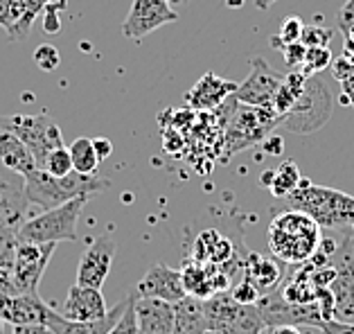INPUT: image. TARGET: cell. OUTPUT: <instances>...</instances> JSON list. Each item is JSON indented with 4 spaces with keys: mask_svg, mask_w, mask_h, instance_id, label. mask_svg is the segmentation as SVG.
Segmentation results:
<instances>
[{
    "mask_svg": "<svg viewBox=\"0 0 354 334\" xmlns=\"http://www.w3.org/2000/svg\"><path fill=\"white\" fill-rule=\"evenodd\" d=\"M321 239V226L305 212L291 208L275 215L266 230V242L273 258L291 267L312 260Z\"/></svg>",
    "mask_w": 354,
    "mask_h": 334,
    "instance_id": "obj_2",
    "label": "cell"
},
{
    "mask_svg": "<svg viewBox=\"0 0 354 334\" xmlns=\"http://www.w3.org/2000/svg\"><path fill=\"white\" fill-rule=\"evenodd\" d=\"M336 23H339L341 34L354 30V0H345L341 10L336 12Z\"/></svg>",
    "mask_w": 354,
    "mask_h": 334,
    "instance_id": "obj_38",
    "label": "cell"
},
{
    "mask_svg": "<svg viewBox=\"0 0 354 334\" xmlns=\"http://www.w3.org/2000/svg\"><path fill=\"white\" fill-rule=\"evenodd\" d=\"M115 251H118L115 239L95 237L91 246L84 251L80 264H77V285L102 289V285H104L111 273Z\"/></svg>",
    "mask_w": 354,
    "mask_h": 334,
    "instance_id": "obj_14",
    "label": "cell"
},
{
    "mask_svg": "<svg viewBox=\"0 0 354 334\" xmlns=\"http://www.w3.org/2000/svg\"><path fill=\"white\" fill-rule=\"evenodd\" d=\"M241 276L250 280L257 287L262 296L273 294L275 289L282 285L284 276V267L280 260L275 258H266V255L248 251L244 255V267H241Z\"/></svg>",
    "mask_w": 354,
    "mask_h": 334,
    "instance_id": "obj_21",
    "label": "cell"
},
{
    "mask_svg": "<svg viewBox=\"0 0 354 334\" xmlns=\"http://www.w3.org/2000/svg\"><path fill=\"white\" fill-rule=\"evenodd\" d=\"M180 278H183V287L187 296L194 298H210L219 291H228L230 276L217 264L198 262V260H185L183 269H180Z\"/></svg>",
    "mask_w": 354,
    "mask_h": 334,
    "instance_id": "obj_15",
    "label": "cell"
},
{
    "mask_svg": "<svg viewBox=\"0 0 354 334\" xmlns=\"http://www.w3.org/2000/svg\"><path fill=\"white\" fill-rule=\"evenodd\" d=\"M278 124H282V120L273 113V109H257V106L241 104V109L235 111V115H232V120L226 127V149H228L226 158L250 147V145L266 140Z\"/></svg>",
    "mask_w": 354,
    "mask_h": 334,
    "instance_id": "obj_9",
    "label": "cell"
},
{
    "mask_svg": "<svg viewBox=\"0 0 354 334\" xmlns=\"http://www.w3.org/2000/svg\"><path fill=\"white\" fill-rule=\"evenodd\" d=\"M330 68H332V77H334V80H339V84H341L343 80H348V77L354 73V59L343 55L339 59H334Z\"/></svg>",
    "mask_w": 354,
    "mask_h": 334,
    "instance_id": "obj_39",
    "label": "cell"
},
{
    "mask_svg": "<svg viewBox=\"0 0 354 334\" xmlns=\"http://www.w3.org/2000/svg\"><path fill=\"white\" fill-rule=\"evenodd\" d=\"M68 321H77V323H88V321H100L109 314V307L104 296H102V289L95 287H84V285H75L68 289V296L64 301L62 312H59Z\"/></svg>",
    "mask_w": 354,
    "mask_h": 334,
    "instance_id": "obj_17",
    "label": "cell"
},
{
    "mask_svg": "<svg viewBox=\"0 0 354 334\" xmlns=\"http://www.w3.org/2000/svg\"><path fill=\"white\" fill-rule=\"evenodd\" d=\"M302 28H305V23H302L300 16H287V19L282 21L280 34L271 37V46L275 50H282L287 44H296L302 37Z\"/></svg>",
    "mask_w": 354,
    "mask_h": 334,
    "instance_id": "obj_31",
    "label": "cell"
},
{
    "mask_svg": "<svg viewBox=\"0 0 354 334\" xmlns=\"http://www.w3.org/2000/svg\"><path fill=\"white\" fill-rule=\"evenodd\" d=\"M34 64H37L41 71L46 73H53L55 68L62 64V55H59V50L50 44H43L34 50Z\"/></svg>",
    "mask_w": 354,
    "mask_h": 334,
    "instance_id": "obj_34",
    "label": "cell"
},
{
    "mask_svg": "<svg viewBox=\"0 0 354 334\" xmlns=\"http://www.w3.org/2000/svg\"><path fill=\"white\" fill-rule=\"evenodd\" d=\"M131 298H129V305L124 314L120 316V321L111 328L109 334H138V328H136V314H133V298H136V291H129Z\"/></svg>",
    "mask_w": 354,
    "mask_h": 334,
    "instance_id": "obj_35",
    "label": "cell"
},
{
    "mask_svg": "<svg viewBox=\"0 0 354 334\" xmlns=\"http://www.w3.org/2000/svg\"><path fill=\"white\" fill-rule=\"evenodd\" d=\"M30 208L23 176L0 169V233L19 235L21 226L30 219Z\"/></svg>",
    "mask_w": 354,
    "mask_h": 334,
    "instance_id": "obj_13",
    "label": "cell"
},
{
    "mask_svg": "<svg viewBox=\"0 0 354 334\" xmlns=\"http://www.w3.org/2000/svg\"><path fill=\"white\" fill-rule=\"evenodd\" d=\"M208 330L219 334H262L266 323L255 305L237 303L230 291H219L203 301Z\"/></svg>",
    "mask_w": 354,
    "mask_h": 334,
    "instance_id": "obj_5",
    "label": "cell"
},
{
    "mask_svg": "<svg viewBox=\"0 0 354 334\" xmlns=\"http://www.w3.org/2000/svg\"><path fill=\"white\" fill-rule=\"evenodd\" d=\"M305 82H307V77L302 75L300 71L298 73H289V75H284V80L280 84V89L278 93H275V98H273V113L278 115L280 120H284L289 113H291V109L296 106V102L300 98V93L302 89H305Z\"/></svg>",
    "mask_w": 354,
    "mask_h": 334,
    "instance_id": "obj_27",
    "label": "cell"
},
{
    "mask_svg": "<svg viewBox=\"0 0 354 334\" xmlns=\"http://www.w3.org/2000/svg\"><path fill=\"white\" fill-rule=\"evenodd\" d=\"M43 172H48L50 176H66L75 172L73 169V158H71V151H68L66 145H62V147L53 149L46 156V160H43L41 165Z\"/></svg>",
    "mask_w": 354,
    "mask_h": 334,
    "instance_id": "obj_30",
    "label": "cell"
},
{
    "mask_svg": "<svg viewBox=\"0 0 354 334\" xmlns=\"http://www.w3.org/2000/svg\"><path fill=\"white\" fill-rule=\"evenodd\" d=\"M341 91H343V98H341L343 104L354 106V73L348 77V80L341 82Z\"/></svg>",
    "mask_w": 354,
    "mask_h": 334,
    "instance_id": "obj_42",
    "label": "cell"
},
{
    "mask_svg": "<svg viewBox=\"0 0 354 334\" xmlns=\"http://www.w3.org/2000/svg\"><path fill=\"white\" fill-rule=\"evenodd\" d=\"M284 75L273 71L262 57L250 59V73L241 84H237L235 98L244 106H257V109H271L273 98L278 93Z\"/></svg>",
    "mask_w": 354,
    "mask_h": 334,
    "instance_id": "obj_11",
    "label": "cell"
},
{
    "mask_svg": "<svg viewBox=\"0 0 354 334\" xmlns=\"http://www.w3.org/2000/svg\"><path fill=\"white\" fill-rule=\"evenodd\" d=\"M176 21L178 14L167 0H133L122 23V34L131 41H142L147 34Z\"/></svg>",
    "mask_w": 354,
    "mask_h": 334,
    "instance_id": "obj_12",
    "label": "cell"
},
{
    "mask_svg": "<svg viewBox=\"0 0 354 334\" xmlns=\"http://www.w3.org/2000/svg\"><path fill=\"white\" fill-rule=\"evenodd\" d=\"M55 0H25V5H28L30 14H34L39 19V14H43V10H46L48 5H53Z\"/></svg>",
    "mask_w": 354,
    "mask_h": 334,
    "instance_id": "obj_44",
    "label": "cell"
},
{
    "mask_svg": "<svg viewBox=\"0 0 354 334\" xmlns=\"http://www.w3.org/2000/svg\"><path fill=\"white\" fill-rule=\"evenodd\" d=\"M323 334H354V323H341V321H323L321 323Z\"/></svg>",
    "mask_w": 354,
    "mask_h": 334,
    "instance_id": "obj_40",
    "label": "cell"
},
{
    "mask_svg": "<svg viewBox=\"0 0 354 334\" xmlns=\"http://www.w3.org/2000/svg\"><path fill=\"white\" fill-rule=\"evenodd\" d=\"M57 244L19 242L12 264V278L19 294H39L41 278L46 273L50 258L55 255Z\"/></svg>",
    "mask_w": 354,
    "mask_h": 334,
    "instance_id": "obj_10",
    "label": "cell"
},
{
    "mask_svg": "<svg viewBox=\"0 0 354 334\" xmlns=\"http://www.w3.org/2000/svg\"><path fill=\"white\" fill-rule=\"evenodd\" d=\"M271 334H302L298 328H293V325H275L271 328Z\"/></svg>",
    "mask_w": 354,
    "mask_h": 334,
    "instance_id": "obj_46",
    "label": "cell"
},
{
    "mask_svg": "<svg viewBox=\"0 0 354 334\" xmlns=\"http://www.w3.org/2000/svg\"><path fill=\"white\" fill-rule=\"evenodd\" d=\"M37 16L30 14L25 0H0V28L7 32L10 41L28 39Z\"/></svg>",
    "mask_w": 354,
    "mask_h": 334,
    "instance_id": "obj_25",
    "label": "cell"
},
{
    "mask_svg": "<svg viewBox=\"0 0 354 334\" xmlns=\"http://www.w3.org/2000/svg\"><path fill=\"white\" fill-rule=\"evenodd\" d=\"M334 62V55L330 48H307L305 59H302L300 73L305 77H316L318 73H323L325 68H330Z\"/></svg>",
    "mask_w": 354,
    "mask_h": 334,
    "instance_id": "obj_29",
    "label": "cell"
},
{
    "mask_svg": "<svg viewBox=\"0 0 354 334\" xmlns=\"http://www.w3.org/2000/svg\"><path fill=\"white\" fill-rule=\"evenodd\" d=\"M228 291H230V296L235 298L237 303H244V305H255L262 298V294L257 291V287L250 280H246L244 276H239V280Z\"/></svg>",
    "mask_w": 354,
    "mask_h": 334,
    "instance_id": "obj_33",
    "label": "cell"
},
{
    "mask_svg": "<svg viewBox=\"0 0 354 334\" xmlns=\"http://www.w3.org/2000/svg\"><path fill=\"white\" fill-rule=\"evenodd\" d=\"M282 57H284V64L291 66V68H296L302 64V59H305V53H307V48L300 44V41H296V44H287L282 50Z\"/></svg>",
    "mask_w": 354,
    "mask_h": 334,
    "instance_id": "obj_37",
    "label": "cell"
},
{
    "mask_svg": "<svg viewBox=\"0 0 354 334\" xmlns=\"http://www.w3.org/2000/svg\"><path fill=\"white\" fill-rule=\"evenodd\" d=\"M241 3H244V0H226V5L232 7V10H235V7H241Z\"/></svg>",
    "mask_w": 354,
    "mask_h": 334,
    "instance_id": "obj_48",
    "label": "cell"
},
{
    "mask_svg": "<svg viewBox=\"0 0 354 334\" xmlns=\"http://www.w3.org/2000/svg\"><path fill=\"white\" fill-rule=\"evenodd\" d=\"M334 37V30L323 28V25H305L302 28L300 44L305 48H330V41Z\"/></svg>",
    "mask_w": 354,
    "mask_h": 334,
    "instance_id": "obj_32",
    "label": "cell"
},
{
    "mask_svg": "<svg viewBox=\"0 0 354 334\" xmlns=\"http://www.w3.org/2000/svg\"><path fill=\"white\" fill-rule=\"evenodd\" d=\"M138 334H171L174 330V305L158 298H133Z\"/></svg>",
    "mask_w": 354,
    "mask_h": 334,
    "instance_id": "obj_19",
    "label": "cell"
},
{
    "mask_svg": "<svg viewBox=\"0 0 354 334\" xmlns=\"http://www.w3.org/2000/svg\"><path fill=\"white\" fill-rule=\"evenodd\" d=\"M111 181L97 174H80L71 172L66 176H50L43 169H34L28 176H23L25 196L30 205H37L41 210L57 208L66 201H73L77 196H93L109 190Z\"/></svg>",
    "mask_w": 354,
    "mask_h": 334,
    "instance_id": "obj_3",
    "label": "cell"
},
{
    "mask_svg": "<svg viewBox=\"0 0 354 334\" xmlns=\"http://www.w3.org/2000/svg\"><path fill=\"white\" fill-rule=\"evenodd\" d=\"M93 147L100 160H106L111 154H113V142L109 138H93Z\"/></svg>",
    "mask_w": 354,
    "mask_h": 334,
    "instance_id": "obj_41",
    "label": "cell"
},
{
    "mask_svg": "<svg viewBox=\"0 0 354 334\" xmlns=\"http://www.w3.org/2000/svg\"><path fill=\"white\" fill-rule=\"evenodd\" d=\"M129 298H131V294H127V298H122V301H120L115 307H111L104 319L88 321V323L68 321V319H64V316L55 310L53 316H50V321H48V328H50V332H53V334H109L111 328H113V325L120 321V316L124 314L127 305H129Z\"/></svg>",
    "mask_w": 354,
    "mask_h": 334,
    "instance_id": "obj_22",
    "label": "cell"
},
{
    "mask_svg": "<svg viewBox=\"0 0 354 334\" xmlns=\"http://www.w3.org/2000/svg\"><path fill=\"white\" fill-rule=\"evenodd\" d=\"M167 3H169V5H185L187 0H167Z\"/></svg>",
    "mask_w": 354,
    "mask_h": 334,
    "instance_id": "obj_49",
    "label": "cell"
},
{
    "mask_svg": "<svg viewBox=\"0 0 354 334\" xmlns=\"http://www.w3.org/2000/svg\"><path fill=\"white\" fill-rule=\"evenodd\" d=\"M0 169H7V172L19 176H28L37 169V160H34L28 145L3 124H0Z\"/></svg>",
    "mask_w": 354,
    "mask_h": 334,
    "instance_id": "obj_23",
    "label": "cell"
},
{
    "mask_svg": "<svg viewBox=\"0 0 354 334\" xmlns=\"http://www.w3.org/2000/svg\"><path fill=\"white\" fill-rule=\"evenodd\" d=\"M343 39H345V44H343V55H345V57H350V59H354V30L345 32V34H343Z\"/></svg>",
    "mask_w": 354,
    "mask_h": 334,
    "instance_id": "obj_45",
    "label": "cell"
},
{
    "mask_svg": "<svg viewBox=\"0 0 354 334\" xmlns=\"http://www.w3.org/2000/svg\"><path fill=\"white\" fill-rule=\"evenodd\" d=\"M260 181L264 187H269V190L273 192V196H282V199H287V196L300 185L302 176H300V169L296 167V163L284 160L280 167L264 172Z\"/></svg>",
    "mask_w": 354,
    "mask_h": 334,
    "instance_id": "obj_26",
    "label": "cell"
},
{
    "mask_svg": "<svg viewBox=\"0 0 354 334\" xmlns=\"http://www.w3.org/2000/svg\"><path fill=\"white\" fill-rule=\"evenodd\" d=\"M287 205L291 210L305 212L325 230L354 235V196L348 192L314 185L307 178H302L300 185L287 196Z\"/></svg>",
    "mask_w": 354,
    "mask_h": 334,
    "instance_id": "obj_1",
    "label": "cell"
},
{
    "mask_svg": "<svg viewBox=\"0 0 354 334\" xmlns=\"http://www.w3.org/2000/svg\"><path fill=\"white\" fill-rule=\"evenodd\" d=\"M0 124L14 131L19 138L28 145L32 151L37 167L41 169L43 160L53 149L64 145V133L48 113H16V115H0Z\"/></svg>",
    "mask_w": 354,
    "mask_h": 334,
    "instance_id": "obj_6",
    "label": "cell"
},
{
    "mask_svg": "<svg viewBox=\"0 0 354 334\" xmlns=\"http://www.w3.org/2000/svg\"><path fill=\"white\" fill-rule=\"evenodd\" d=\"M237 84L214 73H205L192 89L185 93V104L192 111H212L221 106L230 95H235Z\"/></svg>",
    "mask_w": 354,
    "mask_h": 334,
    "instance_id": "obj_20",
    "label": "cell"
},
{
    "mask_svg": "<svg viewBox=\"0 0 354 334\" xmlns=\"http://www.w3.org/2000/svg\"><path fill=\"white\" fill-rule=\"evenodd\" d=\"M71 158H73V169L80 174H97V167H100V158L95 154L93 147V138H77L71 147Z\"/></svg>",
    "mask_w": 354,
    "mask_h": 334,
    "instance_id": "obj_28",
    "label": "cell"
},
{
    "mask_svg": "<svg viewBox=\"0 0 354 334\" xmlns=\"http://www.w3.org/2000/svg\"><path fill=\"white\" fill-rule=\"evenodd\" d=\"M91 196H77L57 208L43 210L30 217L19 230V242L34 244H59V242H77V221L88 203Z\"/></svg>",
    "mask_w": 354,
    "mask_h": 334,
    "instance_id": "obj_4",
    "label": "cell"
},
{
    "mask_svg": "<svg viewBox=\"0 0 354 334\" xmlns=\"http://www.w3.org/2000/svg\"><path fill=\"white\" fill-rule=\"evenodd\" d=\"M205 334H219V332H212V330H208V332H205Z\"/></svg>",
    "mask_w": 354,
    "mask_h": 334,
    "instance_id": "obj_51",
    "label": "cell"
},
{
    "mask_svg": "<svg viewBox=\"0 0 354 334\" xmlns=\"http://www.w3.org/2000/svg\"><path fill=\"white\" fill-rule=\"evenodd\" d=\"M334 267V280L330 294L334 298V321L354 323V235H341V242L330 255Z\"/></svg>",
    "mask_w": 354,
    "mask_h": 334,
    "instance_id": "obj_8",
    "label": "cell"
},
{
    "mask_svg": "<svg viewBox=\"0 0 354 334\" xmlns=\"http://www.w3.org/2000/svg\"><path fill=\"white\" fill-rule=\"evenodd\" d=\"M3 325H5V321H3V316H0V334H3Z\"/></svg>",
    "mask_w": 354,
    "mask_h": 334,
    "instance_id": "obj_50",
    "label": "cell"
},
{
    "mask_svg": "<svg viewBox=\"0 0 354 334\" xmlns=\"http://www.w3.org/2000/svg\"><path fill=\"white\" fill-rule=\"evenodd\" d=\"M53 312L39 294H14L0 307V316L10 325H48Z\"/></svg>",
    "mask_w": 354,
    "mask_h": 334,
    "instance_id": "obj_18",
    "label": "cell"
},
{
    "mask_svg": "<svg viewBox=\"0 0 354 334\" xmlns=\"http://www.w3.org/2000/svg\"><path fill=\"white\" fill-rule=\"evenodd\" d=\"M16 248H19V235H14V233H0V267L12 269Z\"/></svg>",
    "mask_w": 354,
    "mask_h": 334,
    "instance_id": "obj_36",
    "label": "cell"
},
{
    "mask_svg": "<svg viewBox=\"0 0 354 334\" xmlns=\"http://www.w3.org/2000/svg\"><path fill=\"white\" fill-rule=\"evenodd\" d=\"M330 113L332 95L327 91L325 82H321L318 77H307L305 89H302L291 113L282 120V127L291 133H314L330 120Z\"/></svg>",
    "mask_w": 354,
    "mask_h": 334,
    "instance_id": "obj_7",
    "label": "cell"
},
{
    "mask_svg": "<svg viewBox=\"0 0 354 334\" xmlns=\"http://www.w3.org/2000/svg\"><path fill=\"white\" fill-rule=\"evenodd\" d=\"M273 3H278V0H255V7L257 10H269Z\"/></svg>",
    "mask_w": 354,
    "mask_h": 334,
    "instance_id": "obj_47",
    "label": "cell"
},
{
    "mask_svg": "<svg viewBox=\"0 0 354 334\" xmlns=\"http://www.w3.org/2000/svg\"><path fill=\"white\" fill-rule=\"evenodd\" d=\"M208 319H205L203 301L194 296H183L174 303V330L171 334H205Z\"/></svg>",
    "mask_w": 354,
    "mask_h": 334,
    "instance_id": "obj_24",
    "label": "cell"
},
{
    "mask_svg": "<svg viewBox=\"0 0 354 334\" xmlns=\"http://www.w3.org/2000/svg\"><path fill=\"white\" fill-rule=\"evenodd\" d=\"M12 334H53L48 325H14Z\"/></svg>",
    "mask_w": 354,
    "mask_h": 334,
    "instance_id": "obj_43",
    "label": "cell"
},
{
    "mask_svg": "<svg viewBox=\"0 0 354 334\" xmlns=\"http://www.w3.org/2000/svg\"><path fill=\"white\" fill-rule=\"evenodd\" d=\"M133 291L142 298H158V301H167L171 305L187 296L183 278H180V269H171L162 262H156L153 267L147 269Z\"/></svg>",
    "mask_w": 354,
    "mask_h": 334,
    "instance_id": "obj_16",
    "label": "cell"
}]
</instances>
